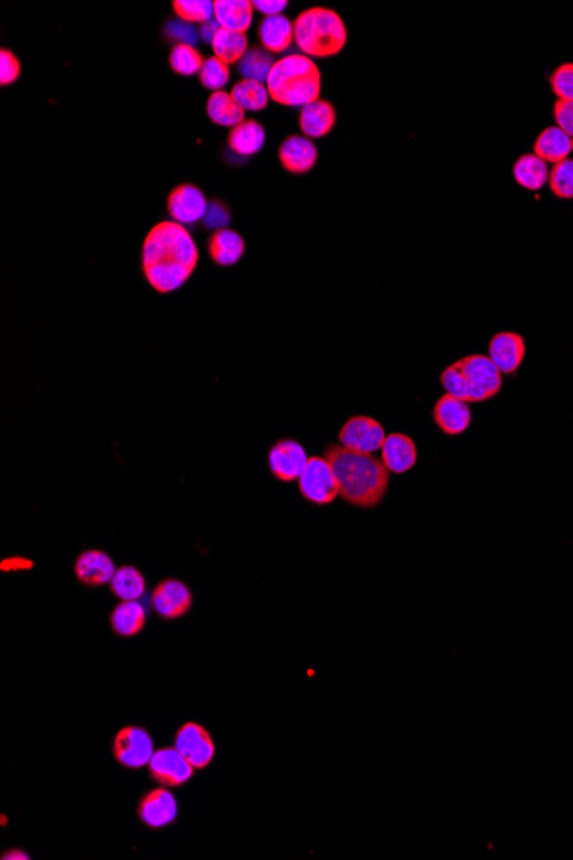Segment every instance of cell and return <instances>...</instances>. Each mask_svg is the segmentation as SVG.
<instances>
[{
  "mask_svg": "<svg viewBox=\"0 0 573 860\" xmlns=\"http://www.w3.org/2000/svg\"><path fill=\"white\" fill-rule=\"evenodd\" d=\"M215 19L224 30L246 33L253 25V2L249 0H217Z\"/></svg>",
  "mask_w": 573,
  "mask_h": 860,
  "instance_id": "cell-25",
  "label": "cell"
},
{
  "mask_svg": "<svg viewBox=\"0 0 573 860\" xmlns=\"http://www.w3.org/2000/svg\"><path fill=\"white\" fill-rule=\"evenodd\" d=\"M194 768L181 752L174 747H162L155 751L148 763V773L151 780L167 788H181L191 782Z\"/></svg>",
  "mask_w": 573,
  "mask_h": 860,
  "instance_id": "cell-12",
  "label": "cell"
},
{
  "mask_svg": "<svg viewBox=\"0 0 573 860\" xmlns=\"http://www.w3.org/2000/svg\"><path fill=\"white\" fill-rule=\"evenodd\" d=\"M179 804L167 787L153 788L143 795L138 804V818L150 830H163L175 823Z\"/></svg>",
  "mask_w": 573,
  "mask_h": 860,
  "instance_id": "cell-14",
  "label": "cell"
},
{
  "mask_svg": "<svg viewBox=\"0 0 573 860\" xmlns=\"http://www.w3.org/2000/svg\"><path fill=\"white\" fill-rule=\"evenodd\" d=\"M433 423L447 437H460L469 430L472 423V411L469 402L457 399L452 395H441L433 406Z\"/></svg>",
  "mask_w": 573,
  "mask_h": 860,
  "instance_id": "cell-15",
  "label": "cell"
},
{
  "mask_svg": "<svg viewBox=\"0 0 573 860\" xmlns=\"http://www.w3.org/2000/svg\"><path fill=\"white\" fill-rule=\"evenodd\" d=\"M208 200L205 193L198 186L184 182L181 186L172 189L167 200L170 220L177 224L193 225L205 219L208 212Z\"/></svg>",
  "mask_w": 573,
  "mask_h": 860,
  "instance_id": "cell-13",
  "label": "cell"
},
{
  "mask_svg": "<svg viewBox=\"0 0 573 860\" xmlns=\"http://www.w3.org/2000/svg\"><path fill=\"white\" fill-rule=\"evenodd\" d=\"M110 591L119 601H139L146 593V577L134 565H122L115 570Z\"/></svg>",
  "mask_w": 573,
  "mask_h": 860,
  "instance_id": "cell-28",
  "label": "cell"
},
{
  "mask_svg": "<svg viewBox=\"0 0 573 860\" xmlns=\"http://www.w3.org/2000/svg\"><path fill=\"white\" fill-rule=\"evenodd\" d=\"M513 179L529 191H539L549 181L548 164L534 153H527L513 165Z\"/></svg>",
  "mask_w": 573,
  "mask_h": 860,
  "instance_id": "cell-29",
  "label": "cell"
},
{
  "mask_svg": "<svg viewBox=\"0 0 573 860\" xmlns=\"http://www.w3.org/2000/svg\"><path fill=\"white\" fill-rule=\"evenodd\" d=\"M460 361L469 385V404L471 402L481 404L500 394L503 375L489 356L471 354Z\"/></svg>",
  "mask_w": 573,
  "mask_h": 860,
  "instance_id": "cell-6",
  "label": "cell"
},
{
  "mask_svg": "<svg viewBox=\"0 0 573 860\" xmlns=\"http://www.w3.org/2000/svg\"><path fill=\"white\" fill-rule=\"evenodd\" d=\"M385 438L387 433L383 424L371 416H362V414L347 419L338 431V443L345 449L361 452V454H374L376 450H381Z\"/></svg>",
  "mask_w": 573,
  "mask_h": 860,
  "instance_id": "cell-10",
  "label": "cell"
},
{
  "mask_svg": "<svg viewBox=\"0 0 573 860\" xmlns=\"http://www.w3.org/2000/svg\"><path fill=\"white\" fill-rule=\"evenodd\" d=\"M417 445L409 435L393 431L381 447V461L392 474H405L417 464Z\"/></svg>",
  "mask_w": 573,
  "mask_h": 860,
  "instance_id": "cell-19",
  "label": "cell"
},
{
  "mask_svg": "<svg viewBox=\"0 0 573 860\" xmlns=\"http://www.w3.org/2000/svg\"><path fill=\"white\" fill-rule=\"evenodd\" d=\"M549 85L558 100L573 102V62L556 67L555 73L549 78Z\"/></svg>",
  "mask_w": 573,
  "mask_h": 860,
  "instance_id": "cell-39",
  "label": "cell"
},
{
  "mask_svg": "<svg viewBox=\"0 0 573 860\" xmlns=\"http://www.w3.org/2000/svg\"><path fill=\"white\" fill-rule=\"evenodd\" d=\"M198 76H200L201 85L208 88V90H212L213 93L215 91H222V88L229 85L230 66H227L225 62L220 61L218 57L213 55V57L206 59Z\"/></svg>",
  "mask_w": 573,
  "mask_h": 860,
  "instance_id": "cell-36",
  "label": "cell"
},
{
  "mask_svg": "<svg viewBox=\"0 0 573 860\" xmlns=\"http://www.w3.org/2000/svg\"><path fill=\"white\" fill-rule=\"evenodd\" d=\"M549 188L555 196L561 200H572L573 198V160L567 158L560 164L553 165L549 169Z\"/></svg>",
  "mask_w": 573,
  "mask_h": 860,
  "instance_id": "cell-35",
  "label": "cell"
},
{
  "mask_svg": "<svg viewBox=\"0 0 573 860\" xmlns=\"http://www.w3.org/2000/svg\"><path fill=\"white\" fill-rule=\"evenodd\" d=\"M21 76V62L11 50H0V85L9 86Z\"/></svg>",
  "mask_w": 573,
  "mask_h": 860,
  "instance_id": "cell-40",
  "label": "cell"
},
{
  "mask_svg": "<svg viewBox=\"0 0 573 860\" xmlns=\"http://www.w3.org/2000/svg\"><path fill=\"white\" fill-rule=\"evenodd\" d=\"M335 124H337V110L332 102L323 98L302 107L299 114V129L302 131V136H306L309 140L325 138L332 133Z\"/></svg>",
  "mask_w": 573,
  "mask_h": 860,
  "instance_id": "cell-20",
  "label": "cell"
},
{
  "mask_svg": "<svg viewBox=\"0 0 573 860\" xmlns=\"http://www.w3.org/2000/svg\"><path fill=\"white\" fill-rule=\"evenodd\" d=\"M340 486V497L357 509H376L387 497L390 471L374 454H361L330 443L323 450Z\"/></svg>",
  "mask_w": 573,
  "mask_h": 860,
  "instance_id": "cell-2",
  "label": "cell"
},
{
  "mask_svg": "<svg viewBox=\"0 0 573 860\" xmlns=\"http://www.w3.org/2000/svg\"><path fill=\"white\" fill-rule=\"evenodd\" d=\"M115 570L117 567L114 560L103 550H93V548L85 550L74 560V576L79 584H83L86 588L107 586L112 581Z\"/></svg>",
  "mask_w": 573,
  "mask_h": 860,
  "instance_id": "cell-16",
  "label": "cell"
},
{
  "mask_svg": "<svg viewBox=\"0 0 573 860\" xmlns=\"http://www.w3.org/2000/svg\"><path fill=\"white\" fill-rule=\"evenodd\" d=\"M163 35L167 40L174 43V45H196V43L200 42V30H196L194 25H189V23H184L181 19H174V21H169L165 28H163Z\"/></svg>",
  "mask_w": 573,
  "mask_h": 860,
  "instance_id": "cell-38",
  "label": "cell"
},
{
  "mask_svg": "<svg viewBox=\"0 0 573 860\" xmlns=\"http://www.w3.org/2000/svg\"><path fill=\"white\" fill-rule=\"evenodd\" d=\"M212 50L215 57L225 62L227 66L239 64L242 61V57L248 54V35L220 28L217 37L213 40Z\"/></svg>",
  "mask_w": 573,
  "mask_h": 860,
  "instance_id": "cell-30",
  "label": "cell"
},
{
  "mask_svg": "<svg viewBox=\"0 0 573 860\" xmlns=\"http://www.w3.org/2000/svg\"><path fill=\"white\" fill-rule=\"evenodd\" d=\"M572 152H573V140H572Z\"/></svg>",
  "mask_w": 573,
  "mask_h": 860,
  "instance_id": "cell-46",
  "label": "cell"
},
{
  "mask_svg": "<svg viewBox=\"0 0 573 860\" xmlns=\"http://www.w3.org/2000/svg\"><path fill=\"white\" fill-rule=\"evenodd\" d=\"M488 356L501 375H515L525 358V340L515 332H500L489 340Z\"/></svg>",
  "mask_w": 573,
  "mask_h": 860,
  "instance_id": "cell-18",
  "label": "cell"
},
{
  "mask_svg": "<svg viewBox=\"0 0 573 860\" xmlns=\"http://www.w3.org/2000/svg\"><path fill=\"white\" fill-rule=\"evenodd\" d=\"M260 47L268 54H284L294 43V23L287 16H270L258 26Z\"/></svg>",
  "mask_w": 573,
  "mask_h": 860,
  "instance_id": "cell-22",
  "label": "cell"
},
{
  "mask_svg": "<svg viewBox=\"0 0 573 860\" xmlns=\"http://www.w3.org/2000/svg\"><path fill=\"white\" fill-rule=\"evenodd\" d=\"M309 457L301 442L294 438H282L268 450V469L273 478L282 483L299 481L308 466Z\"/></svg>",
  "mask_w": 573,
  "mask_h": 860,
  "instance_id": "cell-11",
  "label": "cell"
},
{
  "mask_svg": "<svg viewBox=\"0 0 573 860\" xmlns=\"http://www.w3.org/2000/svg\"><path fill=\"white\" fill-rule=\"evenodd\" d=\"M572 153V138L563 133L558 126L544 129L534 143V155L544 160L546 164H560L567 160Z\"/></svg>",
  "mask_w": 573,
  "mask_h": 860,
  "instance_id": "cell-26",
  "label": "cell"
},
{
  "mask_svg": "<svg viewBox=\"0 0 573 860\" xmlns=\"http://www.w3.org/2000/svg\"><path fill=\"white\" fill-rule=\"evenodd\" d=\"M270 98L285 107H306L320 100L321 71L306 55L290 54L278 59L266 79Z\"/></svg>",
  "mask_w": 573,
  "mask_h": 860,
  "instance_id": "cell-3",
  "label": "cell"
},
{
  "mask_svg": "<svg viewBox=\"0 0 573 860\" xmlns=\"http://www.w3.org/2000/svg\"><path fill=\"white\" fill-rule=\"evenodd\" d=\"M110 627L115 636L131 639L145 630L146 610L139 601H121L110 613Z\"/></svg>",
  "mask_w": 573,
  "mask_h": 860,
  "instance_id": "cell-23",
  "label": "cell"
},
{
  "mask_svg": "<svg viewBox=\"0 0 573 860\" xmlns=\"http://www.w3.org/2000/svg\"><path fill=\"white\" fill-rule=\"evenodd\" d=\"M172 11L189 25H205L215 18V4L210 0H174Z\"/></svg>",
  "mask_w": 573,
  "mask_h": 860,
  "instance_id": "cell-34",
  "label": "cell"
},
{
  "mask_svg": "<svg viewBox=\"0 0 573 860\" xmlns=\"http://www.w3.org/2000/svg\"><path fill=\"white\" fill-rule=\"evenodd\" d=\"M253 6L258 13L265 14V18H270V16H280L284 13L289 2L287 0H254Z\"/></svg>",
  "mask_w": 573,
  "mask_h": 860,
  "instance_id": "cell-43",
  "label": "cell"
},
{
  "mask_svg": "<svg viewBox=\"0 0 573 860\" xmlns=\"http://www.w3.org/2000/svg\"><path fill=\"white\" fill-rule=\"evenodd\" d=\"M278 160L290 174H296V176L308 174L318 162V148L313 140H309L306 136L292 134L289 138H285L278 148Z\"/></svg>",
  "mask_w": 573,
  "mask_h": 860,
  "instance_id": "cell-17",
  "label": "cell"
},
{
  "mask_svg": "<svg viewBox=\"0 0 573 860\" xmlns=\"http://www.w3.org/2000/svg\"><path fill=\"white\" fill-rule=\"evenodd\" d=\"M206 112L210 121L222 128H236L241 122L246 121V110H242L232 95L224 90L215 91L210 95L206 103Z\"/></svg>",
  "mask_w": 573,
  "mask_h": 860,
  "instance_id": "cell-27",
  "label": "cell"
},
{
  "mask_svg": "<svg viewBox=\"0 0 573 860\" xmlns=\"http://www.w3.org/2000/svg\"><path fill=\"white\" fill-rule=\"evenodd\" d=\"M112 752L117 763L127 770H141L150 763L155 754V744L150 732L141 727H124L115 733Z\"/></svg>",
  "mask_w": 573,
  "mask_h": 860,
  "instance_id": "cell-7",
  "label": "cell"
},
{
  "mask_svg": "<svg viewBox=\"0 0 573 860\" xmlns=\"http://www.w3.org/2000/svg\"><path fill=\"white\" fill-rule=\"evenodd\" d=\"M218 31H220V25H218L217 19L213 18L212 21H208L205 25L200 26L201 40L208 43V45H212L213 40L217 37Z\"/></svg>",
  "mask_w": 573,
  "mask_h": 860,
  "instance_id": "cell-44",
  "label": "cell"
},
{
  "mask_svg": "<svg viewBox=\"0 0 573 860\" xmlns=\"http://www.w3.org/2000/svg\"><path fill=\"white\" fill-rule=\"evenodd\" d=\"M297 488L306 502L316 507H325L337 500L340 495L337 476L332 464L323 455L309 457L308 466L297 481Z\"/></svg>",
  "mask_w": 573,
  "mask_h": 860,
  "instance_id": "cell-5",
  "label": "cell"
},
{
  "mask_svg": "<svg viewBox=\"0 0 573 860\" xmlns=\"http://www.w3.org/2000/svg\"><path fill=\"white\" fill-rule=\"evenodd\" d=\"M266 134L263 124L254 119H246L236 128L230 129L227 145L239 157H253L265 146Z\"/></svg>",
  "mask_w": 573,
  "mask_h": 860,
  "instance_id": "cell-24",
  "label": "cell"
},
{
  "mask_svg": "<svg viewBox=\"0 0 573 860\" xmlns=\"http://www.w3.org/2000/svg\"><path fill=\"white\" fill-rule=\"evenodd\" d=\"M174 745L194 770H206L217 754L212 733L196 721H187L175 732Z\"/></svg>",
  "mask_w": 573,
  "mask_h": 860,
  "instance_id": "cell-8",
  "label": "cell"
},
{
  "mask_svg": "<svg viewBox=\"0 0 573 860\" xmlns=\"http://www.w3.org/2000/svg\"><path fill=\"white\" fill-rule=\"evenodd\" d=\"M275 62L277 61L273 59L272 54H268L266 50L256 45V47H249L248 54L242 57V61L237 64V69L242 79H254L266 85V79L272 73Z\"/></svg>",
  "mask_w": 573,
  "mask_h": 860,
  "instance_id": "cell-32",
  "label": "cell"
},
{
  "mask_svg": "<svg viewBox=\"0 0 573 860\" xmlns=\"http://www.w3.org/2000/svg\"><path fill=\"white\" fill-rule=\"evenodd\" d=\"M208 255L218 267H234L246 255V241L239 232L220 229L208 239Z\"/></svg>",
  "mask_w": 573,
  "mask_h": 860,
  "instance_id": "cell-21",
  "label": "cell"
},
{
  "mask_svg": "<svg viewBox=\"0 0 573 860\" xmlns=\"http://www.w3.org/2000/svg\"><path fill=\"white\" fill-rule=\"evenodd\" d=\"M200 249L186 227L174 220L153 225L141 248V272L158 294H174L193 277Z\"/></svg>",
  "mask_w": 573,
  "mask_h": 860,
  "instance_id": "cell-1",
  "label": "cell"
},
{
  "mask_svg": "<svg viewBox=\"0 0 573 860\" xmlns=\"http://www.w3.org/2000/svg\"><path fill=\"white\" fill-rule=\"evenodd\" d=\"M151 608L158 617L167 622L186 617L193 608V591L186 582L175 577L163 579L151 591Z\"/></svg>",
  "mask_w": 573,
  "mask_h": 860,
  "instance_id": "cell-9",
  "label": "cell"
},
{
  "mask_svg": "<svg viewBox=\"0 0 573 860\" xmlns=\"http://www.w3.org/2000/svg\"><path fill=\"white\" fill-rule=\"evenodd\" d=\"M553 114H555L556 126L573 140V102L558 100L553 107Z\"/></svg>",
  "mask_w": 573,
  "mask_h": 860,
  "instance_id": "cell-42",
  "label": "cell"
},
{
  "mask_svg": "<svg viewBox=\"0 0 573 860\" xmlns=\"http://www.w3.org/2000/svg\"><path fill=\"white\" fill-rule=\"evenodd\" d=\"M205 57L200 50L193 45H174L170 50L169 66L175 74L189 78L194 74H200L201 67L205 64Z\"/></svg>",
  "mask_w": 573,
  "mask_h": 860,
  "instance_id": "cell-33",
  "label": "cell"
},
{
  "mask_svg": "<svg viewBox=\"0 0 573 860\" xmlns=\"http://www.w3.org/2000/svg\"><path fill=\"white\" fill-rule=\"evenodd\" d=\"M2 859L4 860H28L30 859V855L26 854L25 850H18V848H14V850H7L2 854Z\"/></svg>",
  "mask_w": 573,
  "mask_h": 860,
  "instance_id": "cell-45",
  "label": "cell"
},
{
  "mask_svg": "<svg viewBox=\"0 0 573 860\" xmlns=\"http://www.w3.org/2000/svg\"><path fill=\"white\" fill-rule=\"evenodd\" d=\"M440 380L448 395L469 402V385L460 359L443 370Z\"/></svg>",
  "mask_w": 573,
  "mask_h": 860,
  "instance_id": "cell-37",
  "label": "cell"
},
{
  "mask_svg": "<svg viewBox=\"0 0 573 860\" xmlns=\"http://www.w3.org/2000/svg\"><path fill=\"white\" fill-rule=\"evenodd\" d=\"M230 95L242 110H249V112H260L266 109V105L270 102V93L265 83L254 79H241L234 85Z\"/></svg>",
  "mask_w": 573,
  "mask_h": 860,
  "instance_id": "cell-31",
  "label": "cell"
},
{
  "mask_svg": "<svg viewBox=\"0 0 573 860\" xmlns=\"http://www.w3.org/2000/svg\"><path fill=\"white\" fill-rule=\"evenodd\" d=\"M294 43L309 59H328L344 50L347 28L333 9L311 7L294 21Z\"/></svg>",
  "mask_w": 573,
  "mask_h": 860,
  "instance_id": "cell-4",
  "label": "cell"
},
{
  "mask_svg": "<svg viewBox=\"0 0 573 860\" xmlns=\"http://www.w3.org/2000/svg\"><path fill=\"white\" fill-rule=\"evenodd\" d=\"M230 220H232L230 210L224 205V203H222V201H210L208 212H206L205 219H203V222H205L208 229H212V231L227 229V225L230 224Z\"/></svg>",
  "mask_w": 573,
  "mask_h": 860,
  "instance_id": "cell-41",
  "label": "cell"
}]
</instances>
